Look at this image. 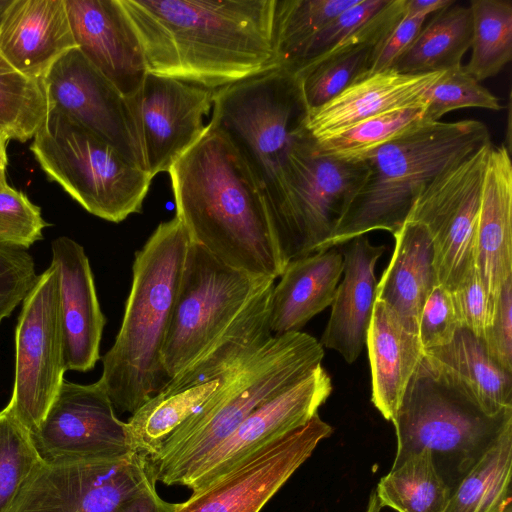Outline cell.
I'll use <instances>...</instances> for the list:
<instances>
[{
	"label": "cell",
	"mask_w": 512,
	"mask_h": 512,
	"mask_svg": "<svg viewBox=\"0 0 512 512\" xmlns=\"http://www.w3.org/2000/svg\"><path fill=\"white\" fill-rule=\"evenodd\" d=\"M152 482L149 459L134 451L106 460L41 461L8 512H117Z\"/></svg>",
	"instance_id": "cell-13"
},
{
	"label": "cell",
	"mask_w": 512,
	"mask_h": 512,
	"mask_svg": "<svg viewBox=\"0 0 512 512\" xmlns=\"http://www.w3.org/2000/svg\"><path fill=\"white\" fill-rule=\"evenodd\" d=\"M366 161L322 154L306 126L290 151L289 195L275 236L285 263L320 251L361 186Z\"/></svg>",
	"instance_id": "cell-10"
},
{
	"label": "cell",
	"mask_w": 512,
	"mask_h": 512,
	"mask_svg": "<svg viewBox=\"0 0 512 512\" xmlns=\"http://www.w3.org/2000/svg\"><path fill=\"white\" fill-rule=\"evenodd\" d=\"M422 363L434 378L485 414L512 411V374L489 358L482 340L469 330L461 327L449 344L424 351Z\"/></svg>",
	"instance_id": "cell-25"
},
{
	"label": "cell",
	"mask_w": 512,
	"mask_h": 512,
	"mask_svg": "<svg viewBox=\"0 0 512 512\" xmlns=\"http://www.w3.org/2000/svg\"><path fill=\"white\" fill-rule=\"evenodd\" d=\"M382 505L376 495L375 490L372 491L368 499V503L365 512H381Z\"/></svg>",
	"instance_id": "cell-50"
},
{
	"label": "cell",
	"mask_w": 512,
	"mask_h": 512,
	"mask_svg": "<svg viewBox=\"0 0 512 512\" xmlns=\"http://www.w3.org/2000/svg\"><path fill=\"white\" fill-rule=\"evenodd\" d=\"M331 392V378L319 365L301 381L254 410L194 467L181 486L194 490L259 446L306 424L318 414Z\"/></svg>",
	"instance_id": "cell-18"
},
{
	"label": "cell",
	"mask_w": 512,
	"mask_h": 512,
	"mask_svg": "<svg viewBox=\"0 0 512 512\" xmlns=\"http://www.w3.org/2000/svg\"><path fill=\"white\" fill-rule=\"evenodd\" d=\"M22 303L15 329L13 391L5 407L31 433L45 417L66 372L58 274L52 264L37 276Z\"/></svg>",
	"instance_id": "cell-12"
},
{
	"label": "cell",
	"mask_w": 512,
	"mask_h": 512,
	"mask_svg": "<svg viewBox=\"0 0 512 512\" xmlns=\"http://www.w3.org/2000/svg\"><path fill=\"white\" fill-rule=\"evenodd\" d=\"M507 512H511V510H510V511H507Z\"/></svg>",
	"instance_id": "cell-53"
},
{
	"label": "cell",
	"mask_w": 512,
	"mask_h": 512,
	"mask_svg": "<svg viewBox=\"0 0 512 512\" xmlns=\"http://www.w3.org/2000/svg\"><path fill=\"white\" fill-rule=\"evenodd\" d=\"M48 225L26 194L8 184L0 188V244L26 250L43 238Z\"/></svg>",
	"instance_id": "cell-40"
},
{
	"label": "cell",
	"mask_w": 512,
	"mask_h": 512,
	"mask_svg": "<svg viewBox=\"0 0 512 512\" xmlns=\"http://www.w3.org/2000/svg\"><path fill=\"white\" fill-rule=\"evenodd\" d=\"M469 107L494 111L503 108L499 99L460 65L443 71L431 87L423 106V120L437 122L453 110Z\"/></svg>",
	"instance_id": "cell-39"
},
{
	"label": "cell",
	"mask_w": 512,
	"mask_h": 512,
	"mask_svg": "<svg viewBox=\"0 0 512 512\" xmlns=\"http://www.w3.org/2000/svg\"><path fill=\"white\" fill-rule=\"evenodd\" d=\"M442 73L368 71L327 103L309 110L306 128L314 139H320L376 115L423 106L429 90Z\"/></svg>",
	"instance_id": "cell-21"
},
{
	"label": "cell",
	"mask_w": 512,
	"mask_h": 512,
	"mask_svg": "<svg viewBox=\"0 0 512 512\" xmlns=\"http://www.w3.org/2000/svg\"><path fill=\"white\" fill-rule=\"evenodd\" d=\"M385 249L360 236L345 243L342 252L344 277L337 286L320 343L350 364L366 343L377 296L375 266Z\"/></svg>",
	"instance_id": "cell-24"
},
{
	"label": "cell",
	"mask_w": 512,
	"mask_h": 512,
	"mask_svg": "<svg viewBox=\"0 0 512 512\" xmlns=\"http://www.w3.org/2000/svg\"><path fill=\"white\" fill-rule=\"evenodd\" d=\"M43 462L106 460L132 450L126 422L97 381L78 384L64 379L39 426L30 433Z\"/></svg>",
	"instance_id": "cell-16"
},
{
	"label": "cell",
	"mask_w": 512,
	"mask_h": 512,
	"mask_svg": "<svg viewBox=\"0 0 512 512\" xmlns=\"http://www.w3.org/2000/svg\"><path fill=\"white\" fill-rule=\"evenodd\" d=\"M451 491L428 450L392 466L375 489L382 507L396 512H444Z\"/></svg>",
	"instance_id": "cell-33"
},
{
	"label": "cell",
	"mask_w": 512,
	"mask_h": 512,
	"mask_svg": "<svg viewBox=\"0 0 512 512\" xmlns=\"http://www.w3.org/2000/svg\"><path fill=\"white\" fill-rule=\"evenodd\" d=\"M30 150L49 180L87 212L114 223L141 212L150 174L67 115L48 111Z\"/></svg>",
	"instance_id": "cell-7"
},
{
	"label": "cell",
	"mask_w": 512,
	"mask_h": 512,
	"mask_svg": "<svg viewBox=\"0 0 512 512\" xmlns=\"http://www.w3.org/2000/svg\"><path fill=\"white\" fill-rule=\"evenodd\" d=\"M450 294L461 326L483 340L492 326L497 309L474 265L464 274Z\"/></svg>",
	"instance_id": "cell-41"
},
{
	"label": "cell",
	"mask_w": 512,
	"mask_h": 512,
	"mask_svg": "<svg viewBox=\"0 0 512 512\" xmlns=\"http://www.w3.org/2000/svg\"><path fill=\"white\" fill-rule=\"evenodd\" d=\"M473 264L497 309L501 290L512 277V163L505 144L493 145L487 160Z\"/></svg>",
	"instance_id": "cell-22"
},
{
	"label": "cell",
	"mask_w": 512,
	"mask_h": 512,
	"mask_svg": "<svg viewBox=\"0 0 512 512\" xmlns=\"http://www.w3.org/2000/svg\"><path fill=\"white\" fill-rule=\"evenodd\" d=\"M342 273L343 255L335 247L288 262L272 291V334L297 332L331 306Z\"/></svg>",
	"instance_id": "cell-27"
},
{
	"label": "cell",
	"mask_w": 512,
	"mask_h": 512,
	"mask_svg": "<svg viewBox=\"0 0 512 512\" xmlns=\"http://www.w3.org/2000/svg\"><path fill=\"white\" fill-rule=\"evenodd\" d=\"M388 31L387 20L375 14L349 37L295 73L307 110L327 103L370 71Z\"/></svg>",
	"instance_id": "cell-29"
},
{
	"label": "cell",
	"mask_w": 512,
	"mask_h": 512,
	"mask_svg": "<svg viewBox=\"0 0 512 512\" xmlns=\"http://www.w3.org/2000/svg\"><path fill=\"white\" fill-rule=\"evenodd\" d=\"M365 345L371 366L372 403L392 422L424 351L419 337L409 332L395 312L378 299Z\"/></svg>",
	"instance_id": "cell-26"
},
{
	"label": "cell",
	"mask_w": 512,
	"mask_h": 512,
	"mask_svg": "<svg viewBox=\"0 0 512 512\" xmlns=\"http://www.w3.org/2000/svg\"><path fill=\"white\" fill-rule=\"evenodd\" d=\"M52 262L58 274L63 358L67 370L87 372L100 359L106 323L84 248L67 236L52 241Z\"/></svg>",
	"instance_id": "cell-20"
},
{
	"label": "cell",
	"mask_w": 512,
	"mask_h": 512,
	"mask_svg": "<svg viewBox=\"0 0 512 512\" xmlns=\"http://www.w3.org/2000/svg\"><path fill=\"white\" fill-rule=\"evenodd\" d=\"M425 20L426 17H402L380 46L370 72L392 69L411 46L422 29Z\"/></svg>",
	"instance_id": "cell-46"
},
{
	"label": "cell",
	"mask_w": 512,
	"mask_h": 512,
	"mask_svg": "<svg viewBox=\"0 0 512 512\" xmlns=\"http://www.w3.org/2000/svg\"><path fill=\"white\" fill-rule=\"evenodd\" d=\"M37 276L26 250L0 244V323L23 302Z\"/></svg>",
	"instance_id": "cell-43"
},
{
	"label": "cell",
	"mask_w": 512,
	"mask_h": 512,
	"mask_svg": "<svg viewBox=\"0 0 512 512\" xmlns=\"http://www.w3.org/2000/svg\"><path fill=\"white\" fill-rule=\"evenodd\" d=\"M461 327L450 292L436 285L420 316L418 337L423 351L449 344Z\"/></svg>",
	"instance_id": "cell-44"
},
{
	"label": "cell",
	"mask_w": 512,
	"mask_h": 512,
	"mask_svg": "<svg viewBox=\"0 0 512 512\" xmlns=\"http://www.w3.org/2000/svg\"><path fill=\"white\" fill-rule=\"evenodd\" d=\"M9 140V136L0 130V179H6L5 170L8 164L7 144Z\"/></svg>",
	"instance_id": "cell-49"
},
{
	"label": "cell",
	"mask_w": 512,
	"mask_h": 512,
	"mask_svg": "<svg viewBox=\"0 0 512 512\" xmlns=\"http://www.w3.org/2000/svg\"><path fill=\"white\" fill-rule=\"evenodd\" d=\"M332 432L316 414L192 490L186 501L174 503L173 512H260Z\"/></svg>",
	"instance_id": "cell-14"
},
{
	"label": "cell",
	"mask_w": 512,
	"mask_h": 512,
	"mask_svg": "<svg viewBox=\"0 0 512 512\" xmlns=\"http://www.w3.org/2000/svg\"><path fill=\"white\" fill-rule=\"evenodd\" d=\"M147 71L211 90L277 68L275 0H120Z\"/></svg>",
	"instance_id": "cell-1"
},
{
	"label": "cell",
	"mask_w": 512,
	"mask_h": 512,
	"mask_svg": "<svg viewBox=\"0 0 512 512\" xmlns=\"http://www.w3.org/2000/svg\"><path fill=\"white\" fill-rule=\"evenodd\" d=\"M395 247L377 284L376 299L397 315L403 326L418 336L422 309L436 284L434 250L427 229L405 221L393 235Z\"/></svg>",
	"instance_id": "cell-28"
},
{
	"label": "cell",
	"mask_w": 512,
	"mask_h": 512,
	"mask_svg": "<svg viewBox=\"0 0 512 512\" xmlns=\"http://www.w3.org/2000/svg\"><path fill=\"white\" fill-rule=\"evenodd\" d=\"M41 81L48 111L67 115L147 171L129 99L77 47L62 55Z\"/></svg>",
	"instance_id": "cell-15"
},
{
	"label": "cell",
	"mask_w": 512,
	"mask_h": 512,
	"mask_svg": "<svg viewBox=\"0 0 512 512\" xmlns=\"http://www.w3.org/2000/svg\"><path fill=\"white\" fill-rule=\"evenodd\" d=\"M273 282L272 278L232 268L204 248L189 243L162 351L168 380L192 362Z\"/></svg>",
	"instance_id": "cell-9"
},
{
	"label": "cell",
	"mask_w": 512,
	"mask_h": 512,
	"mask_svg": "<svg viewBox=\"0 0 512 512\" xmlns=\"http://www.w3.org/2000/svg\"><path fill=\"white\" fill-rule=\"evenodd\" d=\"M210 125L236 149L258 188L275 227L286 208L290 151L306 126L307 107L296 76L275 68L214 91Z\"/></svg>",
	"instance_id": "cell-6"
},
{
	"label": "cell",
	"mask_w": 512,
	"mask_h": 512,
	"mask_svg": "<svg viewBox=\"0 0 512 512\" xmlns=\"http://www.w3.org/2000/svg\"><path fill=\"white\" fill-rule=\"evenodd\" d=\"M76 47L65 0H12L0 22V56L31 79Z\"/></svg>",
	"instance_id": "cell-23"
},
{
	"label": "cell",
	"mask_w": 512,
	"mask_h": 512,
	"mask_svg": "<svg viewBox=\"0 0 512 512\" xmlns=\"http://www.w3.org/2000/svg\"><path fill=\"white\" fill-rule=\"evenodd\" d=\"M41 458L30 431L5 407L0 411V512H8Z\"/></svg>",
	"instance_id": "cell-38"
},
{
	"label": "cell",
	"mask_w": 512,
	"mask_h": 512,
	"mask_svg": "<svg viewBox=\"0 0 512 512\" xmlns=\"http://www.w3.org/2000/svg\"><path fill=\"white\" fill-rule=\"evenodd\" d=\"M455 3L454 0H405V18L426 17Z\"/></svg>",
	"instance_id": "cell-48"
},
{
	"label": "cell",
	"mask_w": 512,
	"mask_h": 512,
	"mask_svg": "<svg viewBox=\"0 0 512 512\" xmlns=\"http://www.w3.org/2000/svg\"><path fill=\"white\" fill-rule=\"evenodd\" d=\"M77 48L127 98L148 73L142 46L120 0H65Z\"/></svg>",
	"instance_id": "cell-19"
},
{
	"label": "cell",
	"mask_w": 512,
	"mask_h": 512,
	"mask_svg": "<svg viewBox=\"0 0 512 512\" xmlns=\"http://www.w3.org/2000/svg\"><path fill=\"white\" fill-rule=\"evenodd\" d=\"M190 243L226 265L276 280L286 266L263 195L228 138L209 123L168 171Z\"/></svg>",
	"instance_id": "cell-2"
},
{
	"label": "cell",
	"mask_w": 512,
	"mask_h": 512,
	"mask_svg": "<svg viewBox=\"0 0 512 512\" xmlns=\"http://www.w3.org/2000/svg\"><path fill=\"white\" fill-rule=\"evenodd\" d=\"M243 364L214 380L202 384L173 390H159L136 412L131 414L126 422L130 449L146 456L148 459L154 457L167 438L183 422L236 377Z\"/></svg>",
	"instance_id": "cell-30"
},
{
	"label": "cell",
	"mask_w": 512,
	"mask_h": 512,
	"mask_svg": "<svg viewBox=\"0 0 512 512\" xmlns=\"http://www.w3.org/2000/svg\"><path fill=\"white\" fill-rule=\"evenodd\" d=\"M512 424L452 488L444 512L511 510Z\"/></svg>",
	"instance_id": "cell-32"
},
{
	"label": "cell",
	"mask_w": 512,
	"mask_h": 512,
	"mask_svg": "<svg viewBox=\"0 0 512 512\" xmlns=\"http://www.w3.org/2000/svg\"><path fill=\"white\" fill-rule=\"evenodd\" d=\"M388 0H357L331 19L312 39L297 62L293 74L349 37L379 11Z\"/></svg>",
	"instance_id": "cell-42"
},
{
	"label": "cell",
	"mask_w": 512,
	"mask_h": 512,
	"mask_svg": "<svg viewBox=\"0 0 512 512\" xmlns=\"http://www.w3.org/2000/svg\"><path fill=\"white\" fill-rule=\"evenodd\" d=\"M189 243L175 216L161 222L135 253L121 326L102 357L98 380L122 413L136 412L168 382L162 351Z\"/></svg>",
	"instance_id": "cell-3"
},
{
	"label": "cell",
	"mask_w": 512,
	"mask_h": 512,
	"mask_svg": "<svg viewBox=\"0 0 512 512\" xmlns=\"http://www.w3.org/2000/svg\"><path fill=\"white\" fill-rule=\"evenodd\" d=\"M392 423L397 438L392 466L428 450L452 489L512 424V411L497 416L485 414L434 378L421 360Z\"/></svg>",
	"instance_id": "cell-8"
},
{
	"label": "cell",
	"mask_w": 512,
	"mask_h": 512,
	"mask_svg": "<svg viewBox=\"0 0 512 512\" xmlns=\"http://www.w3.org/2000/svg\"><path fill=\"white\" fill-rule=\"evenodd\" d=\"M48 114L41 80L28 78L0 56V130L10 139H32Z\"/></svg>",
	"instance_id": "cell-37"
},
{
	"label": "cell",
	"mask_w": 512,
	"mask_h": 512,
	"mask_svg": "<svg viewBox=\"0 0 512 512\" xmlns=\"http://www.w3.org/2000/svg\"><path fill=\"white\" fill-rule=\"evenodd\" d=\"M11 3L12 0H0V22Z\"/></svg>",
	"instance_id": "cell-51"
},
{
	"label": "cell",
	"mask_w": 512,
	"mask_h": 512,
	"mask_svg": "<svg viewBox=\"0 0 512 512\" xmlns=\"http://www.w3.org/2000/svg\"><path fill=\"white\" fill-rule=\"evenodd\" d=\"M357 0H275L272 42L277 68L293 72L315 35Z\"/></svg>",
	"instance_id": "cell-34"
},
{
	"label": "cell",
	"mask_w": 512,
	"mask_h": 512,
	"mask_svg": "<svg viewBox=\"0 0 512 512\" xmlns=\"http://www.w3.org/2000/svg\"><path fill=\"white\" fill-rule=\"evenodd\" d=\"M174 503L163 500L152 482L141 491L126 499L117 512H173Z\"/></svg>",
	"instance_id": "cell-47"
},
{
	"label": "cell",
	"mask_w": 512,
	"mask_h": 512,
	"mask_svg": "<svg viewBox=\"0 0 512 512\" xmlns=\"http://www.w3.org/2000/svg\"><path fill=\"white\" fill-rule=\"evenodd\" d=\"M472 54L465 67L477 81L497 75L512 58V3L472 0Z\"/></svg>",
	"instance_id": "cell-35"
},
{
	"label": "cell",
	"mask_w": 512,
	"mask_h": 512,
	"mask_svg": "<svg viewBox=\"0 0 512 512\" xmlns=\"http://www.w3.org/2000/svg\"><path fill=\"white\" fill-rule=\"evenodd\" d=\"M423 106L394 110L364 119L338 133L315 139L317 148L322 154L334 158L364 161L382 145L424 123Z\"/></svg>",
	"instance_id": "cell-36"
},
{
	"label": "cell",
	"mask_w": 512,
	"mask_h": 512,
	"mask_svg": "<svg viewBox=\"0 0 512 512\" xmlns=\"http://www.w3.org/2000/svg\"><path fill=\"white\" fill-rule=\"evenodd\" d=\"M488 142L433 178L416 197L406 221L422 224L434 250L436 284L449 292L473 266V249Z\"/></svg>",
	"instance_id": "cell-11"
},
{
	"label": "cell",
	"mask_w": 512,
	"mask_h": 512,
	"mask_svg": "<svg viewBox=\"0 0 512 512\" xmlns=\"http://www.w3.org/2000/svg\"><path fill=\"white\" fill-rule=\"evenodd\" d=\"M490 141L484 123L466 119L424 122L382 145L365 159L367 174L321 250L374 230L394 235L422 188Z\"/></svg>",
	"instance_id": "cell-4"
},
{
	"label": "cell",
	"mask_w": 512,
	"mask_h": 512,
	"mask_svg": "<svg viewBox=\"0 0 512 512\" xmlns=\"http://www.w3.org/2000/svg\"><path fill=\"white\" fill-rule=\"evenodd\" d=\"M482 342L489 358L512 374V277L501 290L492 326Z\"/></svg>",
	"instance_id": "cell-45"
},
{
	"label": "cell",
	"mask_w": 512,
	"mask_h": 512,
	"mask_svg": "<svg viewBox=\"0 0 512 512\" xmlns=\"http://www.w3.org/2000/svg\"><path fill=\"white\" fill-rule=\"evenodd\" d=\"M5 185H7L6 179H0V188L4 187Z\"/></svg>",
	"instance_id": "cell-52"
},
{
	"label": "cell",
	"mask_w": 512,
	"mask_h": 512,
	"mask_svg": "<svg viewBox=\"0 0 512 512\" xmlns=\"http://www.w3.org/2000/svg\"><path fill=\"white\" fill-rule=\"evenodd\" d=\"M470 8L454 3L439 11L392 69L405 74H427L461 65L471 46Z\"/></svg>",
	"instance_id": "cell-31"
},
{
	"label": "cell",
	"mask_w": 512,
	"mask_h": 512,
	"mask_svg": "<svg viewBox=\"0 0 512 512\" xmlns=\"http://www.w3.org/2000/svg\"><path fill=\"white\" fill-rule=\"evenodd\" d=\"M214 91L148 72L138 92L128 98L152 178L168 172L201 138Z\"/></svg>",
	"instance_id": "cell-17"
},
{
	"label": "cell",
	"mask_w": 512,
	"mask_h": 512,
	"mask_svg": "<svg viewBox=\"0 0 512 512\" xmlns=\"http://www.w3.org/2000/svg\"><path fill=\"white\" fill-rule=\"evenodd\" d=\"M324 350L313 336L273 335L216 396L183 422L149 459L157 482L182 485L194 467L259 406L321 365Z\"/></svg>",
	"instance_id": "cell-5"
}]
</instances>
